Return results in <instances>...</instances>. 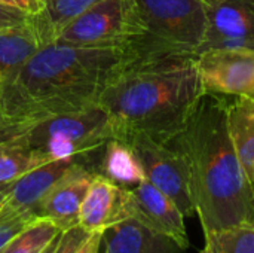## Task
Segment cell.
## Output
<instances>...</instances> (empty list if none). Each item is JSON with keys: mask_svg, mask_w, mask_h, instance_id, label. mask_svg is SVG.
<instances>
[{"mask_svg": "<svg viewBox=\"0 0 254 253\" xmlns=\"http://www.w3.org/2000/svg\"><path fill=\"white\" fill-rule=\"evenodd\" d=\"M101 0H45L43 10L31 16L43 45L57 40L58 34L79 15Z\"/></svg>", "mask_w": 254, "mask_h": 253, "instance_id": "ac0fdd59", "label": "cell"}, {"mask_svg": "<svg viewBox=\"0 0 254 253\" xmlns=\"http://www.w3.org/2000/svg\"><path fill=\"white\" fill-rule=\"evenodd\" d=\"M131 58L127 46H77L52 40L0 84V109L21 121L80 112L100 104Z\"/></svg>", "mask_w": 254, "mask_h": 253, "instance_id": "6da1fadb", "label": "cell"}, {"mask_svg": "<svg viewBox=\"0 0 254 253\" xmlns=\"http://www.w3.org/2000/svg\"><path fill=\"white\" fill-rule=\"evenodd\" d=\"M43 45L31 19L15 27L0 28V75L16 72Z\"/></svg>", "mask_w": 254, "mask_h": 253, "instance_id": "e0dca14e", "label": "cell"}, {"mask_svg": "<svg viewBox=\"0 0 254 253\" xmlns=\"http://www.w3.org/2000/svg\"><path fill=\"white\" fill-rule=\"evenodd\" d=\"M58 237H60V236H58ZM58 237H57V239H55V240H54V242H52V243L49 245V248H48V249L45 251V253H52V251H54V248L57 246V242H58Z\"/></svg>", "mask_w": 254, "mask_h": 253, "instance_id": "f1b7e54d", "label": "cell"}, {"mask_svg": "<svg viewBox=\"0 0 254 253\" xmlns=\"http://www.w3.org/2000/svg\"><path fill=\"white\" fill-rule=\"evenodd\" d=\"M3 3L13 6L22 12H25L30 16H36L43 10L45 0H1Z\"/></svg>", "mask_w": 254, "mask_h": 253, "instance_id": "484cf974", "label": "cell"}, {"mask_svg": "<svg viewBox=\"0 0 254 253\" xmlns=\"http://www.w3.org/2000/svg\"><path fill=\"white\" fill-rule=\"evenodd\" d=\"M13 183V182H12ZM12 183H3L0 185V204L3 203V200L6 198V195L9 194L10 188H12Z\"/></svg>", "mask_w": 254, "mask_h": 253, "instance_id": "83f0119b", "label": "cell"}, {"mask_svg": "<svg viewBox=\"0 0 254 253\" xmlns=\"http://www.w3.org/2000/svg\"><path fill=\"white\" fill-rule=\"evenodd\" d=\"M196 67L207 92L254 97V49H205L196 55Z\"/></svg>", "mask_w": 254, "mask_h": 253, "instance_id": "ba28073f", "label": "cell"}, {"mask_svg": "<svg viewBox=\"0 0 254 253\" xmlns=\"http://www.w3.org/2000/svg\"><path fill=\"white\" fill-rule=\"evenodd\" d=\"M121 139H125L134 149L146 179L168 195L185 216H195L189 170L183 155L171 145L143 133H132Z\"/></svg>", "mask_w": 254, "mask_h": 253, "instance_id": "52a82bcc", "label": "cell"}, {"mask_svg": "<svg viewBox=\"0 0 254 253\" xmlns=\"http://www.w3.org/2000/svg\"><path fill=\"white\" fill-rule=\"evenodd\" d=\"M201 253H254V225L243 224L205 234Z\"/></svg>", "mask_w": 254, "mask_h": 253, "instance_id": "44dd1931", "label": "cell"}, {"mask_svg": "<svg viewBox=\"0 0 254 253\" xmlns=\"http://www.w3.org/2000/svg\"><path fill=\"white\" fill-rule=\"evenodd\" d=\"M226 125L234 149L253 182L254 171V97L228 95Z\"/></svg>", "mask_w": 254, "mask_h": 253, "instance_id": "9a60e30c", "label": "cell"}, {"mask_svg": "<svg viewBox=\"0 0 254 253\" xmlns=\"http://www.w3.org/2000/svg\"><path fill=\"white\" fill-rule=\"evenodd\" d=\"M79 161L57 160L39 166L12 183V188L0 204V219L24 213L37 216V206L48 191L65 174V171Z\"/></svg>", "mask_w": 254, "mask_h": 253, "instance_id": "7c38bea8", "label": "cell"}, {"mask_svg": "<svg viewBox=\"0 0 254 253\" xmlns=\"http://www.w3.org/2000/svg\"><path fill=\"white\" fill-rule=\"evenodd\" d=\"M97 171L82 163L73 164L48 191L37 206V216L51 221L61 231L79 224V212Z\"/></svg>", "mask_w": 254, "mask_h": 253, "instance_id": "8fae6325", "label": "cell"}, {"mask_svg": "<svg viewBox=\"0 0 254 253\" xmlns=\"http://www.w3.org/2000/svg\"><path fill=\"white\" fill-rule=\"evenodd\" d=\"M106 253H183L174 239L141 224L134 218H127L103 231Z\"/></svg>", "mask_w": 254, "mask_h": 253, "instance_id": "5bb4252c", "label": "cell"}, {"mask_svg": "<svg viewBox=\"0 0 254 253\" xmlns=\"http://www.w3.org/2000/svg\"><path fill=\"white\" fill-rule=\"evenodd\" d=\"M89 236H91V233L86 231L85 228H82L80 225L70 227L64 231H61L57 246L54 248L52 253H76Z\"/></svg>", "mask_w": 254, "mask_h": 253, "instance_id": "7402d4cb", "label": "cell"}, {"mask_svg": "<svg viewBox=\"0 0 254 253\" xmlns=\"http://www.w3.org/2000/svg\"><path fill=\"white\" fill-rule=\"evenodd\" d=\"M34 121H21V119L10 118L4 115L3 110L0 109V143L19 137L21 134L27 131V128Z\"/></svg>", "mask_w": 254, "mask_h": 253, "instance_id": "cb8c5ba5", "label": "cell"}, {"mask_svg": "<svg viewBox=\"0 0 254 253\" xmlns=\"http://www.w3.org/2000/svg\"><path fill=\"white\" fill-rule=\"evenodd\" d=\"M36 218H39V216H36L33 213H24V215L0 219V253L3 252V249L7 246V243L16 234H19Z\"/></svg>", "mask_w": 254, "mask_h": 253, "instance_id": "603a6c76", "label": "cell"}, {"mask_svg": "<svg viewBox=\"0 0 254 253\" xmlns=\"http://www.w3.org/2000/svg\"><path fill=\"white\" fill-rule=\"evenodd\" d=\"M0 28H1V27H0Z\"/></svg>", "mask_w": 254, "mask_h": 253, "instance_id": "d6a6232c", "label": "cell"}, {"mask_svg": "<svg viewBox=\"0 0 254 253\" xmlns=\"http://www.w3.org/2000/svg\"><path fill=\"white\" fill-rule=\"evenodd\" d=\"M196 55L131 58L109 84L100 106L113 121L116 137L143 133L171 142L205 94Z\"/></svg>", "mask_w": 254, "mask_h": 253, "instance_id": "3957f363", "label": "cell"}, {"mask_svg": "<svg viewBox=\"0 0 254 253\" xmlns=\"http://www.w3.org/2000/svg\"><path fill=\"white\" fill-rule=\"evenodd\" d=\"M1 81H3V76L0 75V84H1Z\"/></svg>", "mask_w": 254, "mask_h": 253, "instance_id": "4dcf8cb0", "label": "cell"}, {"mask_svg": "<svg viewBox=\"0 0 254 253\" xmlns=\"http://www.w3.org/2000/svg\"><path fill=\"white\" fill-rule=\"evenodd\" d=\"M140 31L127 45L132 58L196 55L205 36L201 0H132Z\"/></svg>", "mask_w": 254, "mask_h": 253, "instance_id": "277c9868", "label": "cell"}, {"mask_svg": "<svg viewBox=\"0 0 254 253\" xmlns=\"http://www.w3.org/2000/svg\"><path fill=\"white\" fill-rule=\"evenodd\" d=\"M21 136L0 143V185L12 183L30 170L43 166L36 154L21 140Z\"/></svg>", "mask_w": 254, "mask_h": 253, "instance_id": "d6986e66", "label": "cell"}, {"mask_svg": "<svg viewBox=\"0 0 254 253\" xmlns=\"http://www.w3.org/2000/svg\"><path fill=\"white\" fill-rule=\"evenodd\" d=\"M128 216L174 239L183 249L189 248L185 215L177 204L147 179L127 189Z\"/></svg>", "mask_w": 254, "mask_h": 253, "instance_id": "30bf717a", "label": "cell"}, {"mask_svg": "<svg viewBox=\"0 0 254 253\" xmlns=\"http://www.w3.org/2000/svg\"><path fill=\"white\" fill-rule=\"evenodd\" d=\"M253 185H254V171H253Z\"/></svg>", "mask_w": 254, "mask_h": 253, "instance_id": "1f68e13d", "label": "cell"}, {"mask_svg": "<svg viewBox=\"0 0 254 253\" xmlns=\"http://www.w3.org/2000/svg\"><path fill=\"white\" fill-rule=\"evenodd\" d=\"M104 253H106V252H104Z\"/></svg>", "mask_w": 254, "mask_h": 253, "instance_id": "836d02e7", "label": "cell"}, {"mask_svg": "<svg viewBox=\"0 0 254 253\" xmlns=\"http://www.w3.org/2000/svg\"><path fill=\"white\" fill-rule=\"evenodd\" d=\"M213 48L254 49V0H222L207 6V28L198 54Z\"/></svg>", "mask_w": 254, "mask_h": 253, "instance_id": "9c48e42d", "label": "cell"}, {"mask_svg": "<svg viewBox=\"0 0 254 253\" xmlns=\"http://www.w3.org/2000/svg\"><path fill=\"white\" fill-rule=\"evenodd\" d=\"M205 6H213V4H216V3H219V1H222V0H201Z\"/></svg>", "mask_w": 254, "mask_h": 253, "instance_id": "f546056e", "label": "cell"}, {"mask_svg": "<svg viewBox=\"0 0 254 253\" xmlns=\"http://www.w3.org/2000/svg\"><path fill=\"white\" fill-rule=\"evenodd\" d=\"M101 245H103V231H94L76 253H100Z\"/></svg>", "mask_w": 254, "mask_h": 253, "instance_id": "4316f807", "label": "cell"}, {"mask_svg": "<svg viewBox=\"0 0 254 253\" xmlns=\"http://www.w3.org/2000/svg\"><path fill=\"white\" fill-rule=\"evenodd\" d=\"M30 19H31V16L27 15L25 12H22L13 6H9L0 0V27L1 28L21 25V24L28 22Z\"/></svg>", "mask_w": 254, "mask_h": 253, "instance_id": "d4e9b609", "label": "cell"}, {"mask_svg": "<svg viewBox=\"0 0 254 253\" xmlns=\"http://www.w3.org/2000/svg\"><path fill=\"white\" fill-rule=\"evenodd\" d=\"M140 31L132 0H101L74 18L57 40L97 48H124Z\"/></svg>", "mask_w": 254, "mask_h": 253, "instance_id": "8992f818", "label": "cell"}, {"mask_svg": "<svg viewBox=\"0 0 254 253\" xmlns=\"http://www.w3.org/2000/svg\"><path fill=\"white\" fill-rule=\"evenodd\" d=\"M127 218V188L95 173L80 206L77 225L89 233L104 231Z\"/></svg>", "mask_w": 254, "mask_h": 253, "instance_id": "4fadbf2b", "label": "cell"}, {"mask_svg": "<svg viewBox=\"0 0 254 253\" xmlns=\"http://www.w3.org/2000/svg\"><path fill=\"white\" fill-rule=\"evenodd\" d=\"M60 234L61 230L55 224L43 218H36L7 243L1 253H45Z\"/></svg>", "mask_w": 254, "mask_h": 253, "instance_id": "ffe728a7", "label": "cell"}, {"mask_svg": "<svg viewBox=\"0 0 254 253\" xmlns=\"http://www.w3.org/2000/svg\"><path fill=\"white\" fill-rule=\"evenodd\" d=\"M113 137H116L113 121L98 104L34 121L21 140L43 164L73 160L89 167L94 158H101L106 143Z\"/></svg>", "mask_w": 254, "mask_h": 253, "instance_id": "5b68a950", "label": "cell"}, {"mask_svg": "<svg viewBox=\"0 0 254 253\" xmlns=\"http://www.w3.org/2000/svg\"><path fill=\"white\" fill-rule=\"evenodd\" d=\"M97 173L127 189L146 180L144 170L134 149L125 139L121 137H113L106 143Z\"/></svg>", "mask_w": 254, "mask_h": 253, "instance_id": "2e32d148", "label": "cell"}, {"mask_svg": "<svg viewBox=\"0 0 254 253\" xmlns=\"http://www.w3.org/2000/svg\"><path fill=\"white\" fill-rule=\"evenodd\" d=\"M228 95L205 92L183 130L171 140L189 170L195 212L204 234L254 225V185L231 142Z\"/></svg>", "mask_w": 254, "mask_h": 253, "instance_id": "7a4b0ae2", "label": "cell"}]
</instances>
